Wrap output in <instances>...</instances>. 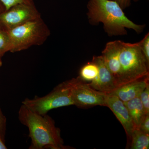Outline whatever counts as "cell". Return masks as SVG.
I'll list each match as a JSON object with an SVG mask.
<instances>
[{"mask_svg": "<svg viewBox=\"0 0 149 149\" xmlns=\"http://www.w3.org/2000/svg\"><path fill=\"white\" fill-rule=\"evenodd\" d=\"M87 15L91 25L103 24L104 32L109 37L127 35L126 29L138 34L143 32L144 24H136L125 15L123 10L116 2L110 0H89Z\"/></svg>", "mask_w": 149, "mask_h": 149, "instance_id": "obj_1", "label": "cell"}, {"mask_svg": "<svg viewBox=\"0 0 149 149\" xmlns=\"http://www.w3.org/2000/svg\"><path fill=\"white\" fill-rule=\"evenodd\" d=\"M19 121L29 129L31 149H68L64 146L59 128L52 118L46 114H37L22 104L18 112Z\"/></svg>", "mask_w": 149, "mask_h": 149, "instance_id": "obj_2", "label": "cell"}, {"mask_svg": "<svg viewBox=\"0 0 149 149\" xmlns=\"http://www.w3.org/2000/svg\"><path fill=\"white\" fill-rule=\"evenodd\" d=\"M8 52H19L33 46L41 45L50 35L47 26L42 18L28 22L10 29Z\"/></svg>", "mask_w": 149, "mask_h": 149, "instance_id": "obj_3", "label": "cell"}, {"mask_svg": "<svg viewBox=\"0 0 149 149\" xmlns=\"http://www.w3.org/2000/svg\"><path fill=\"white\" fill-rule=\"evenodd\" d=\"M119 60L121 85L149 75V64L138 43H126L120 40Z\"/></svg>", "mask_w": 149, "mask_h": 149, "instance_id": "obj_4", "label": "cell"}, {"mask_svg": "<svg viewBox=\"0 0 149 149\" xmlns=\"http://www.w3.org/2000/svg\"><path fill=\"white\" fill-rule=\"evenodd\" d=\"M22 104L37 114L44 115L51 110L74 105L69 80L59 84L42 97L25 99Z\"/></svg>", "mask_w": 149, "mask_h": 149, "instance_id": "obj_5", "label": "cell"}, {"mask_svg": "<svg viewBox=\"0 0 149 149\" xmlns=\"http://www.w3.org/2000/svg\"><path fill=\"white\" fill-rule=\"evenodd\" d=\"M74 105L80 108L106 107L107 94L95 90L79 77L69 80Z\"/></svg>", "mask_w": 149, "mask_h": 149, "instance_id": "obj_6", "label": "cell"}, {"mask_svg": "<svg viewBox=\"0 0 149 149\" xmlns=\"http://www.w3.org/2000/svg\"><path fill=\"white\" fill-rule=\"evenodd\" d=\"M41 18L35 4H19L10 8L0 14L1 29L8 30L28 22Z\"/></svg>", "mask_w": 149, "mask_h": 149, "instance_id": "obj_7", "label": "cell"}, {"mask_svg": "<svg viewBox=\"0 0 149 149\" xmlns=\"http://www.w3.org/2000/svg\"><path fill=\"white\" fill-rule=\"evenodd\" d=\"M120 40L109 42L102 52V57L114 79L116 88L121 85V72L119 60Z\"/></svg>", "mask_w": 149, "mask_h": 149, "instance_id": "obj_8", "label": "cell"}, {"mask_svg": "<svg viewBox=\"0 0 149 149\" xmlns=\"http://www.w3.org/2000/svg\"><path fill=\"white\" fill-rule=\"evenodd\" d=\"M106 107L113 112L125 129L127 136L130 139L132 132L136 128L124 102L116 96L107 95Z\"/></svg>", "mask_w": 149, "mask_h": 149, "instance_id": "obj_9", "label": "cell"}, {"mask_svg": "<svg viewBox=\"0 0 149 149\" xmlns=\"http://www.w3.org/2000/svg\"><path fill=\"white\" fill-rule=\"evenodd\" d=\"M92 61L98 67L97 79L94 83H88L89 86L97 91L108 94L116 88L114 79L108 69L102 56H94Z\"/></svg>", "mask_w": 149, "mask_h": 149, "instance_id": "obj_10", "label": "cell"}, {"mask_svg": "<svg viewBox=\"0 0 149 149\" xmlns=\"http://www.w3.org/2000/svg\"><path fill=\"white\" fill-rule=\"evenodd\" d=\"M148 84L149 75L121 85L107 95L116 96L125 102L140 97Z\"/></svg>", "mask_w": 149, "mask_h": 149, "instance_id": "obj_11", "label": "cell"}, {"mask_svg": "<svg viewBox=\"0 0 149 149\" xmlns=\"http://www.w3.org/2000/svg\"><path fill=\"white\" fill-rule=\"evenodd\" d=\"M124 103L128 109L136 129H139L141 122L146 115L141 99L138 97Z\"/></svg>", "mask_w": 149, "mask_h": 149, "instance_id": "obj_12", "label": "cell"}, {"mask_svg": "<svg viewBox=\"0 0 149 149\" xmlns=\"http://www.w3.org/2000/svg\"><path fill=\"white\" fill-rule=\"evenodd\" d=\"M99 69L97 65L92 61L87 63L81 67L79 72L80 79L86 83H94L98 75Z\"/></svg>", "mask_w": 149, "mask_h": 149, "instance_id": "obj_13", "label": "cell"}, {"mask_svg": "<svg viewBox=\"0 0 149 149\" xmlns=\"http://www.w3.org/2000/svg\"><path fill=\"white\" fill-rule=\"evenodd\" d=\"M130 139V149L149 148V134L144 133L139 129H135L132 132Z\"/></svg>", "mask_w": 149, "mask_h": 149, "instance_id": "obj_14", "label": "cell"}, {"mask_svg": "<svg viewBox=\"0 0 149 149\" xmlns=\"http://www.w3.org/2000/svg\"><path fill=\"white\" fill-rule=\"evenodd\" d=\"M9 37L7 32L0 28V58L8 52Z\"/></svg>", "mask_w": 149, "mask_h": 149, "instance_id": "obj_15", "label": "cell"}, {"mask_svg": "<svg viewBox=\"0 0 149 149\" xmlns=\"http://www.w3.org/2000/svg\"><path fill=\"white\" fill-rule=\"evenodd\" d=\"M138 43L147 63L149 64V33H147L144 38Z\"/></svg>", "mask_w": 149, "mask_h": 149, "instance_id": "obj_16", "label": "cell"}, {"mask_svg": "<svg viewBox=\"0 0 149 149\" xmlns=\"http://www.w3.org/2000/svg\"><path fill=\"white\" fill-rule=\"evenodd\" d=\"M140 99L146 115L149 114V84H148L141 93L140 97Z\"/></svg>", "mask_w": 149, "mask_h": 149, "instance_id": "obj_17", "label": "cell"}, {"mask_svg": "<svg viewBox=\"0 0 149 149\" xmlns=\"http://www.w3.org/2000/svg\"><path fill=\"white\" fill-rule=\"evenodd\" d=\"M0 1L4 6L5 10H8L12 7L19 4H34L33 0H0Z\"/></svg>", "mask_w": 149, "mask_h": 149, "instance_id": "obj_18", "label": "cell"}, {"mask_svg": "<svg viewBox=\"0 0 149 149\" xmlns=\"http://www.w3.org/2000/svg\"><path fill=\"white\" fill-rule=\"evenodd\" d=\"M139 130L144 133L149 134V114L146 115L141 122Z\"/></svg>", "mask_w": 149, "mask_h": 149, "instance_id": "obj_19", "label": "cell"}, {"mask_svg": "<svg viewBox=\"0 0 149 149\" xmlns=\"http://www.w3.org/2000/svg\"><path fill=\"white\" fill-rule=\"evenodd\" d=\"M116 2L123 9L128 7L131 4V0H110Z\"/></svg>", "mask_w": 149, "mask_h": 149, "instance_id": "obj_20", "label": "cell"}, {"mask_svg": "<svg viewBox=\"0 0 149 149\" xmlns=\"http://www.w3.org/2000/svg\"><path fill=\"white\" fill-rule=\"evenodd\" d=\"M5 124V119L3 116L1 109H0V134H1L3 129L4 128V125Z\"/></svg>", "mask_w": 149, "mask_h": 149, "instance_id": "obj_21", "label": "cell"}, {"mask_svg": "<svg viewBox=\"0 0 149 149\" xmlns=\"http://www.w3.org/2000/svg\"><path fill=\"white\" fill-rule=\"evenodd\" d=\"M7 148L6 146L2 140L1 138V134H0V149H6Z\"/></svg>", "mask_w": 149, "mask_h": 149, "instance_id": "obj_22", "label": "cell"}, {"mask_svg": "<svg viewBox=\"0 0 149 149\" xmlns=\"http://www.w3.org/2000/svg\"><path fill=\"white\" fill-rule=\"evenodd\" d=\"M4 11H5V8L0 1V14L3 12Z\"/></svg>", "mask_w": 149, "mask_h": 149, "instance_id": "obj_23", "label": "cell"}, {"mask_svg": "<svg viewBox=\"0 0 149 149\" xmlns=\"http://www.w3.org/2000/svg\"><path fill=\"white\" fill-rule=\"evenodd\" d=\"M2 63H1V60H0V66L1 65Z\"/></svg>", "mask_w": 149, "mask_h": 149, "instance_id": "obj_24", "label": "cell"}, {"mask_svg": "<svg viewBox=\"0 0 149 149\" xmlns=\"http://www.w3.org/2000/svg\"><path fill=\"white\" fill-rule=\"evenodd\" d=\"M133 1H134L136 2L138 1H139V0H133Z\"/></svg>", "mask_w": 149, "mask_h": 149, "instance_id": "obj_25", "label": "cell"}]
</instances>
